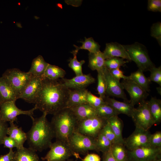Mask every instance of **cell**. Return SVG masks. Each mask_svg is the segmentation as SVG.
<instances>
[{
    "mask_svg": "<svg viewBox=\"0 0 161 161\" xmlns=\"http://www.w3.org/2000/svg\"><path fill=\"white\" fill-rule=\"evenodd\" d=\"M42 77V86L35 106L43 113L53 115L66 107L70 89L58 80Z\"/></svg>",
    "mask_w": 161,
    "mask_h": 161,
    "instance_id": "cell-1",
    "label": "cell"
},
{
    "mask_svg": "<svg viewBox=\"0 0 161 161\" xmlns=\"http://www.w3.org/2000/svg\"><path fill=\"white\" fill-rule=\"evenodd\" d=\"M45 113L40 117L31 118L32 123L27 133V140L29 148L35 152H41L49 148L52 140L55 137L50 122L47 118Z\"/></svg>",
    "mask_w": 161,
    "mask_h": 161,
    "instance_id": "cell-2",
    "label": "cell"
},
{
    "mask_svg": "<svg viewBox=\"0 0 161 161\" xmlns=\"http://www.w3.org/2000/svg\"><path fill=\"white\" fill-rule=\"evenodd\" d=\"M78 120L70 108H65L53 115L50 122L56 140L68 143L75 131Z\"/></svg>",
    "mask_w": 161,
    "mask_h": 161,
    "instance_id": "cell-3",
    "label": "cell"
},
{
    "mask_svg": "<svg viewBox=\"0 0 161 161\" xmlns=\"http://www.w3.org/2000/svg\"><path fill=\"white\" fill-rule=\"evenodd\" d=\"M131 61H134L138 69L143 72L149 71L155 66L151 60L145 46L138 42L123 45Z\"/></svg>",
    "mask_w": 161,
    "mask_h": 161,
    "instance_id": "cell-4",
    "label": "cell"
},
{
    "mask_svg": "<svg viewBox=\"0 0 161 161\" xmlns=\"http://www.w3.org/2000/svg\"><path fill=\"white\" fill-rule=\"evenodd\" d=\"M32 76L28 72H24L18 69L12 68L7 69L2 77L12 87L18 99Z\"/></svg>",
    "mask_w": 161,
    "mask_h": 161,
    "instance_id": "cell-5",
    "label": "cell"
},
{
    "mask_svg": "<svg viewBox=\"0 0 161 161\" xmlns=\"http://www.w3.org/2000/svg\"><path fill=\"white\" fill-rule=\"evenodd\" d=\"M50 149L46 156L41 158L46 161H66L71 156H73L77 159L80 157L79 154L74 152L68 143L56 141L51 144Z\"/></svg>",
    "mask_w": 161,
    "mask_h": 161,
    "instance_id": "cell-6",
    "label": "cell"
},
{
    "mask_svg": "<svg viewBox=\"0 0 161 161\" xmlns=\"http://www.w3.org/2000/svg\"><path fill=\"white\" fill-rule=\"evenodd\" d=\"M68 144L72 151L79 154H86L89 151H97L95 138L75 131L69 139Z\"/></svg>",
    "mask_w": 161,
    "mask_h": 161,
    "instance_id": "cell-7",
    "label": "cell"
},
{
    "mask_svg": "<svg viewBox=\"0 0 161 161\" xmlns=\"http://www.w3.org/2000/svg\"><path fill=\"white\" fill-rule=\"evenodd\" d=\"M107 123V120L95 116L78 121L75 131L95 139Z\"/></svg>",
    "mask_w": 161,
    "mask_h": 161,
    "instance_id": "cell-8",
    "label": "cell"
},
{
    "mask_svg": "<svg viewBox=\"0 0 161 161\" xmlns=\"http://www.w3.org/2000/svg\"><path fill=\"white\" fill-rule=\"evenodd\" d=\"M138 104V107L135 108L131 117L136 128L148 131L154 123L149 110L148 101L145 100Z\"/></svg>",
    "mask_w": 161,
    "mask_h": 161,
    "instance_id": "cell-9",
    "label": "cell"
},
{
    "mask_svg": "<svg viewBox=\"0 0 161 161\" xmlns=\"http://www.w3.org/2000/svg\"><path fill=\"white\" fill-rule=\"evenodd\" d=\"M161 159V148L149 145L127 150V161H155Z\"/></svg>",
    "mask_w": 161,
    "mask_h": 161,
    "instance_id": "cell-10",
    "label": "cell"
},
{
    "mask_svg": "<svg viewBox=\"0 0 161 161\" xmlns=\"http://www.w3.org/2000/svg\"><path fill=\"white\" fill-rule=\"evenodd\" d=\"M16 101L12 100L3 102L0 106V119L3 121L9 123L16 121L17 117L24 114L33 118L34 112L37 109L36 107L28 110H22L16 106Z\"/></svg>",
    "mask_w": 161,
    "mask_h": 161,
    "instance_id": "cell-11",
    "label": "cell"
},
{
    "mask_svg": "<svg viewBox=\"0 0 161 161\" xmlns=\"http://www.w3.org/2000/svg\"><path fill=\"white\" fill-rule=\"evenodd\" d=\"M151 134L148 131L135 127L133 132L127 138L124 139L123 144L129 151L149 145Z\"/></svg>",
    "mask_w": 161,
    "mask_h": 161,
    "instance_id": "cell-12",
    "label": "cell"
},
{
    "mask_svg": "<svg viewBox=\"0 0 161 161\" xmlns=\"http://www.w3.org/2000/svg\"><path fill=\"white\" fill-rule=\"evenodd\" d=\"M103 73L106 85V96L121 98L124 102H129L121 83L112 76L109 70L106 67L103 70Z\"/></svg>",
    "mask_w": 161,
    "mask_h": 161,
    "instance_id": "cell-13",
    "label": "cell"
},
{
    "mask_svg": "<svg viewBox=\"0 0 161 161\" xmlns=\"http://www.w3.org/2000/svg\"><path fill=\"white\" fill-rule=\"evenodd\" d=\"M121 83L130 96L129 102L134 106L146 100L149 95L148 92L131 80L123 79Z\"/></svg>",
    "mask_w": 161,
    "mask_h": 161,
    "instance_id": "cell-14",
    "label": "cell"
},
{
    "mask_svg": "<svg viewBox=\"0 0 161 161\" xmlns=\"http://www.w3.org/2000/svg\"><path fill=\"white\" fill-rule=\"evenodd\" d=\"M42 77L33 76L27 83L18 99L30 103H35L42 86Z\"/></svg>",
    "mask_w": 161,
    "mask_h": 161,
    "instance_id": "cell-15",
    "label": "cell"
},
{
    "mask_svg": "<svg viewBox=\"0 0 161 161\" xmlns=\"http://www.w3.org/2000/svg\"><path fill=\"white\" fill-rule=\"evenodd\" d=\"M61 82L66 88L73 89L86 88L95 82V79L90 74L76 76L71 79L63 78Z\"/></svg>",
    "mask_w": 161,
    "mask_h": 161,
    "instance_id": "cell-16",
    "label": "cell"
},
{
    "mask_svg": "<svg viewBox=\"0 0 161 161\" xmlns=\"http://www.w3.org/2000/svg\"><path fill=\"white\" fill-rule=\"evenodd\" d=\"M105 60L114 57H118L131 61L123 45L117 42L106 43L105 50L103 52Z\"/></svg>",
    "mask_w": 161,
    "mask_h": 161,
    "instance_id": "cell-17",
    "label": "cell"
},
{
    "mask_svg": "<svg viewBox=\"0 0 161 161\" xmlns=\"http://www.w3.org/2000/svg\"><path fill=\"white\" fill-rule=\"evenodd\" d=\"M104 101L111 106L118 114H122L131 117L135 108L134 105L130 102H121L106 96Z\"/></svg>",
    "mask_w": 161,
    "mask_h": 161,
    "instance_id": "cell-18",
    "label": "cell"
},
{
    "mask_svg": "<svg viewBox=\"0 0 161 161\" xmlns=\"http://www.w3.org/2000/svg\"><path fill=\"white\" fill-rule=\"evenodd\" d=\"M88 91L86 88L70 89L66 107H72L87 103L86 97Z\"/></svg>",
    "mask_w": 161,
    "mask_h": 161,
    "instance_id": "cell-19",
    "label": "cell"
},
{
    "mask_svg": "<svg viewBox=\"0 0 161 161\" xmlns=\"http://www.w3.org/2000/svg\"><path fill=\"white\" fill-rule=\"evenodd\" d=\"M78 122L97 116L95 108L88 103L70 108Z\"/></svg>",
    "mask_w": 161,
    "mask_h": 161,
    "instance_id": "cell-20",
    "label": "cell"
},
{
    "mask_svg": "<svg viewBox=\"0 0 161 161\" xmlns=\"http://www.w3.org/2000/svg\"><path fill=\"white\" fill-rule=\"evenodd\" d=\"M9 123L10 126L7 128V134L16 143L18 147L17 149L23 148L24 144L27 140L26 133L23 131L21 127H18L15 125L14 122Z\"/></svg>",
    "mask_w": 161,
    "mask_h": 161,
    "instance_id": "cell-21",
    "label": "cell"
},
{
    "mask_svg": "<svg viewBox=\"0 0 161 161\" xmlns=\"http://www.w3.org/2000/svg\"><path fill=\"white\" fill-rule=\"evenodd\" d=\"M12 161H40L36 152L24 147L17 149Z\"/></svg>",
    "mask_w": 161,
    "mask_h": 161,
    "instance_id": "cell-22",
    "label": "cell"
},
{
    "mask_svg": "<svg viewBox=\"0 0 161 161\" xmlns=\"http://www.w3.org/2000/svg\"><path fill=\"white\" fill-rule=\"evenodd\" d=\"M49 64L41 55H39L32 60L31 68L28 72L33 76L42 77Z\"/></svg>",
    "mask_w": 161,
    "mask_h": 161,
    "instance_id": "cell-23",
    "label": "cell"
},
{
    "mask_svg": "<svg viewBox=\"0 0 161 161\" xmlns=\"http://www.w3.org/2000/svg\"><path fill=\"white\" fill-rule=\"evenodd\" d=\"M89 67L92 70L103 71L106 67L105 59L103 52L100 51L96 53L89 52Z\"/></svg>",
    "mask_w": 161,
    "mask_h": 161,
    "instance_id": "cell-24",
    "label": "cell"
},
{
    "mask_svg": "<svg viewBox=\"0 0 161 161\" xmlns=\"http://www.w3.org/2000/svg\"><path fill=\"white\" fill-rule=\"evenodd\" d=\"M0 94L4 102L17 99V96L12 87L2 77H0Z\"/></svg>",
    "mask_w": 161,
    "mask_h": 161,
    "instance_id": "cell-25",
    "label": "cell"
},
{
    "mask_svg": "<svg viewBox=\"0 0 161 161\" xmlns=\"http://www.w3.org/2000/svg\"><path fill=\"white\" fill-rule=\"evenodd\" d=\"M128 80H131L140 87L147 92L150 91V84L151 82L148 78L144 75L143 72L139 69L131 73L128 76Z\"/></svg>",
    "mask_w": 161,
    "mask_h": 161,
    "instance_id": "cell-26",
    "label": "cell"
},
{
    "mask_svg": "<svg viewBox=\"0 0 161 161\" xmlns=\"http://www.w3.org/2000/svg\"><path fill=\"white\" fill-rule=\"evenodd\" d=\"M148 102L154 125H157L161 122V100L156 97H152Z\"/></svg>",
    "mask_w": 161,
    "mask_h": 161,
    "instance_id": "cell-27",
    "label": "cell"
},
{
    "mask_svg": "<svg viewBox=\"0 0 161 161\" xmlns=\"http://www.w3.org/2000/svg\"><path fill=\"white\" fill-rule=\"evenodd\" d=\"M107 122L114 133L118 142L123 143L124 139L122 135L123 123L122 120L118 115H116L107 120Z\"/></svg>",
    "mask_w": 161,
    "mask_h": 161,
    "instance_id": "cell-28",
    "label": "cell"
},
{
    "mask_svg": "<svg viewBox=\"0 0 161 161\" xmlns=\"http://www.w3.org/2000/svg\"><path fill=\"white\" fill-rule=\"evenodd\" d=\"M84 41H80V42L82 44V45L80 47L74 45L75 49L71 52L72 53L77 54L80 49H84L88 50L89 52L95 53L100 51V46L99 44L95 41L92 37L86 38L85 37Z\"/></svg>",
    "mask_w": 161,
    "mask_h": 161,
    "instance_id": "cell-29",
    "label": "cell"
},
{
    "mask_svg": "<svg viewBox=\"0 0 161 161\" xmlns=\"http://www.w3.org/2000/svg\"><path fill=\"white\" fill-rule=\"evenodd\" d=\"M66 72L62 68L54 65L49 64L42 77L52 80H57L64 78Z\"/></svg>",
    "mask_w": 161,
    "mask_h": 161,
    "instance_id": "cell-30",
    "label": "cell"
},
{
    "mask_svg": "<svg viewBox=\"0 0 161 161\" xmlns=\"http://www.w3.org/2000/svg\"><path fill=\"white\" fill-rule=\"evenodd\" d=\"M110 150L117 161H127V150L123 143H117L112 144Z\"/></svg>",
    "mask_w": 161,
    "mask_h": 161,
    "instance_id": "cell-31",
    "label": "cell"
},
{
    "mask_svg": "<svg viewBox=\"0 0 161 161\" xmlns=\"http://www.w3.org/2000/svg\"><path fill=\"white\" fill-rule=\"evenodd\" d=\"M95 140L97 152L100 151L103 153L110 149L112 143L104 135L102 131Z\"/></svg>",
    "mask_w": 161,
    "mask_h": 161,
    "instance_id": "cell-32",
    "label": "cell"
},
{
    "mask_svg": "<svg viewBox=\"0 0 161 161\" xmlns=\"http://www.w3.org/2000/svg\"><path fill=\"white\" fill-rule=\"evenodd\" d=\"M97 116L106 120L118 114L114 109L106 103L95 108Z\"/></svg>",
    "mask_w": 161,
    "mask_h": 161,
    "instance_id": "cell-33",
    "label": "cell"
},
{
    "mask_svg": "<svg viewBox=\"0 0 161 161\" xmlns=\"http://www.w3.org/2000/svg\"><path fill=\"white\" fill-rule=\"evenodd\" d=\"M129 62L124 60V59L118 57H114L105 60V66L109 70L120 69L121 66Z\"/></svg>",
    "mask_w": 161,
    "mask_h": 161,
    "instance_id": "cell-34",
    "label": "cell"
},
{
    "mask_svg": "<svg viewBox=\"0 0 161 161\" xmlns=\"http://www.w3.org/2000/svg\"><path fill=\"white\" fill-rule=\"evenodd\" d=\"M103 71L97 72V90L99 97L104 99L106 96V85Z\"/></svg>",
    "mask_w": 161,
    "mask_h": 161,
    "instance_id": "cell-35",
    "label": "cell"
},
{
    "mask_svg": "<svg viewBox=\"0 0 161 161\" xmlns=\"http://www.w3.org/2000/svg\"><path fill=\"white\" fill-rule=\"evenodd\" d=\"M74 57L70 58L68 64L69 66L75 72L76 76H78L83 75L82 66L85 63L84 60H82L79 61L77 59V54L72 53Z\"/></svg>",
    "mask_w": 161,
    "mask_h": 161,
    "instance_id": "cell-36",
    "label": "cell"
},
{
    "mask_svg": "<svg viewBox=\"0 0 161 161\" xmlns=\"http://www.w3.org/2000/svg\"><path fill=\"white\" fill-rule=\"evenodd\" d=\"M86 100L88 104L95 108L106 103L103 99L95 95L89 91L87 93Z\"/></svg>",
    "mask_w": 161,
    "mask_h": 161,
    "instance_id": "cell-37",
    "label": "cell"
},
{
    "mask_svg": "<svg viewBox=\"0 0 161 161\" xmlns=\"http://www.w3.org/2000/svg\"><path fill=\"white\" fill-rule=\"evenodd\" d=\"M149 71L150 72V76L148 78L149 81H153L158 84L161 86V66L158 67L155 66L152 68Z\"/></svg>",
    "mask_w": 161,
    "mask_h": 161,
    "instance_id": "cell-38",
    "label": "cell"
},
{
    "mask_svg": "<svg viewBox=\"0 0 161 161\" xmlns=\"http://www.w3.org/2000/svg\"><path fill=\"white\" fill-rule=\"evenodd\" d=\"M151 35L155 38L159 45H161V23L160 22L154 23L151 28Z\"/></svg>",
    "mask_w": 161,
    "mask_h": 161,
    "instance_id": "cell-39",
    "label": "cell"
},
{
    "mask_svg": "<svg viewBox=\"0 0 161 161\" xmlns=\"http://www.w3.org/2000/svg\"><path fill=\"white\" fill-rule=\"evenodd\" d=\"M101 131L107 138L111 142L112 144L118 143L114 133L107 122Z\"/></svg>",
    "mask_w": 161,
    "mask_h": 161,
    "instance_id": "cell-40",
    "label": "cell"
},
{
    "mask_svg": "<svg viewBox=\"0 0 161 161\" xmlns=\"http://www.w3.org/2000/svg\"><path fill=\"white\" fill-rule=\"evenodd\" d=\"M149 145L156 147L161 148V132L157 131L151 134L149 138Z\"/></svg>",
    "mask_w": 161,
    "mask_h": 161,
    "instance_id": "cell-41",
    "label": "cell"
},
{
    "mask_svg": "<svg viewBox=\"0 0 161 161\" xmlns=\"http://www.w3.org/2000/svg\"><path fill=\"white\" fill-rule=\"evenodd\" d=\"M148 10L154 12H161V0H148Z\"/></svg>",
    "mask_w": 161,
    "mask_h": 161,
    "instance_id": "cell-42",
    "label": "cell"
},
{
    "mask_svg": "<svg viewBox=\"0 0 161 161\" xmlns=\"http://www.w3.org/2000/svg\"><path fill=\"white\" fill-rule=\"evenodd\" d=\"M2 144H3L4 148L10 149H13L14 148L17 149L18 148V145L15 141L10 137L6 136L4 138Z\"/></svg>",
    "mask_w": 161,
    "mask_h": 161,
    "instance_id": "cell-43",
    "label": "cell"
},
{
    "mask_svg": "<svg viewBox=\"0 0 161 161\" xmlns=\"http://www.w3.org/2000/svg\"><path fill=\"white\" fill-rule=\"evenodd\" d=\"M109 71L112 76L118 81H120L121 79L128 80V76L124 75L123 72L120 69H112Z\"/></svg>",
    "mask_w": 161,
    "mask_h": 161,
    "instance_id": "cell-44",
    "label": "cell"
},
{
    "mask_svg": "<svg viewBox=\"0 0 161 161\" xmlns=\"http://www.w3.org/2000/svg\"><path fill=\"white\" fill-rule=\"evenodd\" d=\"M8 127L7 122L0 119V145L2 144L4 138L7 136Z\"/></svg>",
    "mask_w": 161,
    "mask_h": 161,
    "instance_id": "cell-45",
    "label": "cell"
},
{
    "mask_svg": "<svg viewBox=\"0 0 161 161\" xmlns=\"http://www.w3.org/2000/svg\"><path fill=\"white\" fill-rule=\"evenodd\" d=\"M82 161H100V156L96 154H87L83 159L80 157V159Z\"/></svg>",
    "mask_w": 161,
    "mask_h": 161,
    "instance_id": "cell-46",
    "label": "cell"
},
{
    "mask_svg": "<svg viewBox=\"0 0 161 161\" xmlns=\"http://www.w3.org/2000/svg\"><path fill=\"white\" fill-rule=\"evenodd\" d=\"M14 152L13 149H10L7 154L0 156V161H12Z\"/></svg>",
    "mask_w": 161,
    "mask_h": 161,
    "instance_id": "cell-47",
    "label": "cell"
},
{
    "mask_svg": "<svg viewBox=\"0 0 161 161\" xmlns=\"http://www.w3.org/2000/svg\"><path fill=\"white\" fill-rule=\"evenodd\" d=\"M102 161H117L113 157L111 150L103 153Z\"/></svg>",
    "mask_w": 161,
    "mask_h": 161,
    "instance_id": "cell-48",
    "label": "cell"
},
{
    "mask_svg": "<svg viewBox=\"0 0 161 161\" xmlns=\"http://www.w3.org/2000/svg\"><path fill=\"white\" fill-rule=\"evenodd\" d=\"M157 90L158 93L161 95V86H160L159 87H157Z\"/></svg>",
    "mask_w": 161,
    "mask_h": 161,
    "instance_id": "cell-49",
    "label": "cell"
},
{
    "mask_svg": "<svg viewBox=\"0 0 161 161\" xmlns=\"http://www.w3.org/2000/svg\"><path fill=\"white\" fill-rule=\"evenodd\" d=\"M3 102V101L0 94V106Z\"/></svg>",
    "mask_w": 161,
    "mask_h": 161,
    "instance_id": "cell-50",
    "label": "cell"
},
{
    "mask_svg": "<svg viewBox=\"0 0 161 161\" xmlns=\"http://www.w3.org/2000/svg\"><path fill=\"white\" fill-rule=\"evenodd\" d=\"M66 161H73V160H71V159L69 160V159H68V160H67Z\"/></svg>",
    "mask_w": 161,
    "mask_h": 161,
    "instance_id": "cell-51",
    "label": "cell"
},
{
    "mask_svg": "<svg viewBox=\"0 0 161 161\" xmlns=\"http://www.w3.org/2000/svg\"><path fill=\"white\" fill-rule=\"evenodd\" d=\"M155 161H161V159L158 160H157Z\"/></svg>",
    "mask_w": 161,
    "mask_h": 161,
    "instance_id": "cell-52",
    "label": "cell"
}]
</instances>
